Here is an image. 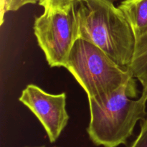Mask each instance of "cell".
Listing matches in <instances>:
<instances>
[{"instance_id":"obj_8","label":"cell","mask_w":147,"mask_h":147,"mask_svg":"<svg viewBox=\"0 0 147 147\" xmlns=\"http://www.w3.org/2000/svg\"><path fill=\"white\" fill-rule=\"evenodd\" d=\"M37 0H0L1 24L4 22V14L8 11H15L29 4H35Z\"/></svg>"},{"instance_id":"obj_11","label":"cell","mask_w":147,"mask_h":147,"mask_svg":"<svg viewBox=\"0 0 147 147\" xmlns=\"http://www.w3.org/2000/svg\"><path fill=\"white\" fill-rule=\"evenodd\" d=\"M24 147H47V146H24ZM53 147H55V146H53Z\"/></svg>"},{"instance_id":"obj_6","label":"cell","mask_w":147,"mask_h":147,"mask_svg":"<svg viewBox=\"0 0 147 147\" xmlns=\"http://www.w3.org/2000/svg\"><path fill=\"white\" fill-rule=\"evenodd\" d=\"M118 7L133 32L135 51L147 42V0H123Z\"/></svg>"},{"instance_id":"obj_9","label":"cell","mask_w":147,"mask_h":147,"mask_svg":"<svg viewBox=\"0 0 147 147\" xmlns=\"http://www.w3.org/2000/svg\"><path fill=\"white\" fill-rule=\"evenodd\" d=\"M80 0H39V5L45 10L63 9Z\"/></svg>"},{"instance_id":"obj_5","label":"cell","mask_w":147,"mask_h":147,"mask_svg":"<svg viewBox=\"0 0 147 147\" xmlns=\"http://www.w3.org/2000/svg\"><path fill=\"white\" fill-rule=\"evenodd\" d=\"M42 125L51 143H54L67 126L69 115L66 111V94L47 93L37 86L30 84L19 98Z\"/></svg>"},{"instance_id":"obj_2","label":"cell","mask_w":147,"mask_h":147,"mask_svg":"<svg viewBox=\"0 0 147 147\" xmlns=\"http://www.w3.org/2000/svg\"><path fill=\"white\" fill-rule=\"evenodd\" d=\"M76 6L79 38L95 45L119 65L128 68L135 40L121 10L111 0H80Z\"/></svg>"},{"instance_id":"obj_7","label":"cell","mask_w":147,"mask_h":147,"mask_svg":"<svg viewBox=\"0 0 147 147\" xmlns=\"http://www.w3.org/2000/svg\"><path fill=\"white\" fill-rule=\"evenodd\" d=\"M134 78L142 85V93L147 94V42L135 50L133 58L128 67Z\"/></svg>"},{"instance_id":"obj_4","label":"cell","mask_w":147,"mask_h":147,"mask_svg":"<svg viewBox=\"0 0 147 147\" xmlns=\"http://www.w3.org/2000/svg\"><path fill=\"white\" fill-rule=\"evenodd\" d=\"M34 33L52 67H65L70 51L79 38L76 3L63 9L45 10L35 17Z\"/></svg>"},{"instance_id":"obj_1","label":"cell","mask_w":147,"mask_h":147,"mask_svg":"<svg viewBox=\"0 0 147 147\" xmlns=\"http://www.w3.org/2000/svg\"><path fill=\"white\" fill-rule=\"evenodd\" d=\"M135 79L104 98H88L90 119L87 133L97 146L118 147L126 144L138 121L146 118L147 94L139 96Z\"/></svg>"},{"instance_id":"obj_3","label":"cell","mask_w":147,"mask_h":147,"mask_svg":"<svg viewBox=\"0 0 147 147\" xmlns=\"http://www.w3.org/2000/svg\"><path fill=\"white\" fill-rule=\"evenodd\" d=\"M65 68L83 88L88 98H104L134 79L129 68L116 63L101 49L78 38Z\"/></svg>"},{"instance_id":"obj_10","label":"cell","mask_w":147,"mask_h":147,"mask_svg":"<svg viewBox=\"0 0 147 147\" xmlns=\"http://www.w3.org/2000/svg\"><path fill=\"white\" fill-rule=\"evenodd\" d=\"M140 133L130 147H147V118L142 120Z\"/></svg>"}]
</instances>
